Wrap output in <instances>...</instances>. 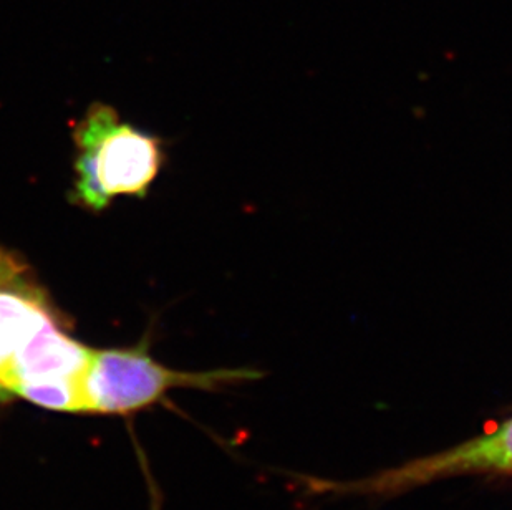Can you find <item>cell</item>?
Wrapping results in <instances>:
<instances>
[{
    "instance_id": "6da1fadb",
    "label": "cell",
    "mask_w": 512,
    "mask_h": 510,
    "mask_svg": "<svg viewBox=\"0 0 512 510\" xmlns=\"http://www.w3.org/2000/svg\"><path fill=\"white\" fill-rule=\"evenodd\" d=\"M93 348L73 335L34 267L0 246V408L17 401L85 414L83 383Z\"/></svg>"
},
{
    "instance_id": "7a4b0ae2",
    "label": "cell",
    "mask_w": 512,
    "mask_h": 510,
    "mask_svg": "<svg viewBox=\"0 0 512 510\" xmlns=\"http://www.w3.org/2000/svg\"><path fill=\"white\" fill-rule=\"evenodd\" d=\"M73 204L100 214L118 196L146 198L165 164L163 140L123 121L107 103H93L73 128Z\"/></svg>"
},
{
    "instance_id": "3957f363",
    "label": "cell",
    "mask_w": 512,
    "mask_h": 510,
    "mask_svg": "<svg viewBox=\"0 0 512 510\" xmlns=\"http://www.w3.org/2000/svg\"><path fill=\"white\" fill-rule=\"evenodd\" d=\"M261 376L251 368L174 370L151 355L146 335L131 347L93 348L83 383L85 416L130 418L165 403L171 391H219Z\"/></svg>"
}]
</instances>
